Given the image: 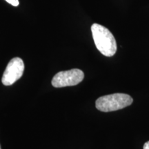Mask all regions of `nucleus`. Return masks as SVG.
<instances>
[{"mask_svg": "<svg viewBox=\"0 0 149 149\" xmlns=\"http://www.w3.org/2000/svg\"><path fill=\"white\" fill-rule=\"evenodd\" d=\"M5 1L12 6H17L19 3V0H5Z\"/></svg>", "mask_w": 149, "mask_h": 149, "instance_id": "obj_5", "label": "nucleus"}, {"mask_svg": "<svg viewBox=\"0 0 149 149\" xmlns=\"http://www.w3.org/2000/svg\"><path fill=\"white\" fill-rule=\"evenodd\" d=\"M133 100L129 95L114 93L100 97L96 100L97 109L102 112H111L120 110L130 106Z\"/></svg>", "mask_w": 149, "mask_h": 149, "instance_id": "obj_2", "label": "nucleus"}, {"mask_svg": "<svg viewBox=\"0 0 149 149\" xmlns=\"http://www.w3.org/2000/svg\"><path fill=\"white\" fill-rule=\"evenodd\" d=\"M84 74L82 70L74 68L57 72L52 79V85L55 88L76 86L82 81Z\"/></svg>", "mask_w": 149, "mask_h": 149, "instance_id": "obj_3", "label": "nucleus"}, {"mask_svg": "<svg viewBox=\"0 0 149 149\" xmlns=\"http://www.w3.org/2000/svg\"><path fill=\"white\" fill-rule=\"evenodd\" d=\"M24 71V61L19 57H14L9 61L5 71L3 72L2 79L3 84L10 86L16 82L22 77Z\"/></svg>", "mask_w": 149, "mask_h": 149, "instance_id": "obj_4", "label": "nucleus"}, {"mask_svg": "<svg viewBox=\"0 0 149 149\" xmlns=\"http://www.w3.org/2000/svg\"><path fill=\"white\" fill-rule=\"evenodd\" d=\"M0 149H1V146H0Z\"/></svg>", "mask_w": 149, "mask_h": 149, "instance_id": "obj_7", "label": "nucleus"}, {"mask_svg": "<svg viewBox=\"0 0 149 149\" xmlns=\"http://www.w3.org/2000/svg\"><path fill=\"white\" fill-rule=\"evenodd\" d=\"M91 31L96 48L102 55L112 57L116 53V40L109 29L100 24H93Z\"/></svg>", "mask_w": 149, "mask_h": 149, "instance_id": "obj_1", "label": "nucleus"}, {"mask_svg": "<svg viewBox=\"0 0 149 149\" xmlns=\"http://www.w3.org/2000/svg\"><path fill=\"white\" fill-rule=\"evenodd\" d=\"M144 149H149V141L144 144Z\"/></svg>", "mask_w": 149, "mask_h": 149, "instance_id": "obj_6", "label": "nucleus"}]
</instances>
